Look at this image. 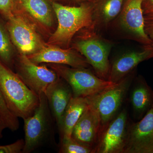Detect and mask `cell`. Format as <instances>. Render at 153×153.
<instances>
[{
  "label": "cell",
  "instance_id": "1",
  "mask_svg": "<svg viewBox=\"0 0 153 153\" xmlns=\"http://www.w3.org/2000/svg\"><path fill=\"white\" fill-rule=\"evenodd\" d=\"M0 91L8 108L17 117L24 120L30 117L39 105V95L1 61Z\"/></svg>",
  "mask_w": 153,
  "mask_h": 153
},
{
  "label": "cell",
  "instance_id": "2",
  "mask_svg": "<svg viewBox=\"0 0 153 153\" xmlns=\"http://www.w3.org/2000/svg\"><path fill=\"white\" fill-rule=\"evenodd\" d=\"M75 35L73 49L85 57L98 77L108 80L113 41L103 37L93 26L82 28Z\"/></svg>",
  "mask_w": 153,
  "mask_h": 153
},
{
  "label": "cell",
  "instance_id": "3",
  "mask_svg": "<svg viewBox=\"0 0 153 153\" xmlns=\"http://www.w3.org/2000/svg\"><path fill=\"white\" fill-rule=\"evenodd\" d=\"M52 7L58 19V25L49 39V44H58L68 47L78 31L93 26V9L90 1L78 6H64L53 3Z\"/></svg>",
  "mask_w": 153,
  "mask_h": 153
},
{
  "label": "cell",
  "instance_id": "4",
  "mask_svg": "<svg viewBox=\"0 0 153 153\" xmlns=\"http://www.w3.org/2000/svg\"><path fill=\"white\" fill-rule=\"evenodd\" d=\"M142 2V0H126L120 13L107 30L121 39L134 41L142 45H152L145 33Z\"/></svg>",
  "mask_w": 153,
  "mask_h": 153
},
{
  "label": "cell",
  "instance_id": "5",
  "mask_svg": "<svg viewBox=\"0 0 153 153\" xmlns=\"http://www.w3.org/2000/svg\"><path fill=\"white\" fill-rule=\"evenodd\" d=\"M137 74V69L113 86L86 97L89 103L95 107L99 114L101 133L125 105L129 88Z\"/></svg>",
  "mask_w": 153,
  "mask_h": 153
},
{
  "label": "cell",
  "instance_id": "6",
  "mask_svg": "<svg viewBox=\"0 0 153 153\" xmlns=\"http://www.w3.org/2000/svg\"><path fill=\"white\" fill-rule=\"evenodd\" d=\"M39 105L33 114L23 120L25 133L23 153H30L41 147L52 135L55 122L45 93L39 94Z\"/></svg>",
  "mask_w": 153,
  "mask_h": 153
},
{
  "label": "cell",
  "instance_id": "7",
  "mask_svg": "<svg viewBox=\"0 0 153 153\" xmlns=\"http://www.w3.org/2000/svg\"><path fill=\"white\" fill-rule=\"evenodd\" d=\"M51 68L69 84L73 97L93 95L116 83L100 78L90 68H74L57 64L52 65Z\"/></svg>",
  "mask_w": 153,
  "mask_h": 153
},
{
  "label": "cell",
  "instance_id": "8",
  "mask_svg": "<svg viewBox=\"0 0 153 153\" xmlns=\"http://www.w3.org/2000/svg\"><path fill=\"white\" fill-rule=\"evenodd\" d=\"M131 120L125 104L102 131L94 153H124Z\"/></svg>",
  "mask_w": 153,
  "mask_h": 153
},
{
  "label": "cell",
  "instance_id": "9",
  "mask_svg": "<svg viewBox=\"0 0 153 153\" xmlns=\"http://www.w3.org/2000/svg\"><path fill=\"white\" fill-rule=\"evenodd\" d=\"M16 64V73L31 90L39 95L45 93L47 88L55 82L59 76L52 69L45 66H38L29 59L27 55L22 54Z\"/></svg>",
  "mask_w": 153,
  "mask_h": 153
},
{
  "label": "cell",
  "instance_id": "10",
  "mask_svg": "<svg viewBox=\"0 0 153 153\" xmlns=\"http://www.w3.org/2000/svg\"><path fill=\"white\" fill-rule=\"evenodd\" d=\"M153 58V45H142L138 49L120 52L109 59L108 80L117 83L137 69L139 64Z\"/></svg>",
  "mask_w": 153,
  "mask_h": 153
},
{
  "label": "cell",
  "instance_id": "11",
  "mask_svg": "<svg viewBox=\"0 0 153 153\" xmlns=\"http://www.w3.org/2000/svg\"><path fill=\"white\" fill-rule=\"evenodd\" d=\"M7 20L11 40L22 54L31 55L45 47L33 26L22 16L16 14Z\"/></svg>",
  "mask_w": 153,
  "mask_h": 153
},
{
  "label": "cell",
  "instance_id": "12",
  "mask_svg": "<svg viewBox=\"0 0 153 153\" xmlns=\"http://www.w3.org/2000/svg\"><path fill=\"white\" fill-rule=\"evenodd\" d=\"M124 153H153V108L140 120H131Z\"/></svg>",
  "mask_w": 153,
  "mask_h": 153
},
{
  "label": "cell",
  "instance_id": "13",
  "mask_svg": "<svg viewBox=\"0 0 153 153\" xmlns=\"http://www.w3.org/2000/svg\"><path fill=\"white\" fill-rule=\"evenodd\" d=\"M126 104L134 122L140 120L153 106V90L145 77L137 74L128 92Z\"/></svg>",
  "mask_w": 153,
  "mask_h": 153
},
{
  "label": "cell",
  "instance_id": "14",
  "mask_svg": "<svg viewBox=\"0 0 153 153\" xmlns=\"http://www.w3.org/2000/svg\"><path fill=\"white\" fill-rule=\"evenodd\" d=\"M88 102L87 108L74 126L71 137L92 149L94 153L101 134V120L97 109Z\"/></svg>",
  "mask_w": 153,
  "mask_h": 153
},
{
  "label": "cell",
  "instance_id": "15",
  "mask_svg": "<svg viewBox=\"0 0 153 153\" xmlns=\"http://www.w3.org/2000/svg\"><path fill=\"white\" fill-rule=\"evenodd\" d=\"M27 56L36 64L54 63L77 68H90L91 66L85 57L74 49L44 47L36 53Z\"/></svg>",
  "mask_w": 153,
  "mask_h": 153
},
{
  "label": "cell",
  "instance_id": "16",
  "mask_svg": "<svg viewBox=\"0 0 153 153\" xmlns=\"http://www.w3.org/2000/svg\"><path fill=\"white\" fill-rule=\"evenodd\" d=\"M45 94L58 129L64 111L73 97L72 89L69 84L59 76L55 82L48 86Z\"/></svg>",
  "mask_w": 153,
  "mask_h": 153
},
{
  "label": "cell",
  "instance_id": "17",
  "mask_svg": "<svg viewBox=\"0 0 153 153\" xmlns=\"http://www.w3.org/2000/svg\"><path fill=\"white\" fill-rule=\"evenodd\" d=\"M126 0H89L92 6L93 25L99 32L107 30L118 16Z\"/></svg>",
  "mask_w": 153,
  "mask_h": 153
},
{
  "label": "cell",
  "instance_id": "18",
  "mask_svg": "<svg viewBox=\"0 0 153 153\" xmlns=\"http://www.w3.org/2000/svg\"><path fill=\"white\" fill-rule=\"evenodd\" d=\"M89 104L87 97H72L63 113L58 128L60 139L71 137L74 126Z\"/></svg>",
  "mask_w": 153,
  "mask_h": 153
},
{
  "label": "cell",
  "instance_id": "19",
  "mask_svg": "<svg viewBox=\"0 0 153 153\" xmlns=\"http://www.w3.org/2000/svg\"><path fill=\"white\" fill-rule=\"evenodd\" d=\"M22 5L31 16L43 25L50 27L53 23L50 6L45 0H20Z\"/></svg>",
  "mask_w": 153,
  "mask_h": 153
},
{
  "label": "cell",
  "instance_id": "20",
  "mask_svg": "<svg viewBox=\"0 0 153 153\" xmlns=\"http://www.w3.org/2000/svg\"><path fill=\"white\" fill-rule=\"evenodd\" d=\"M13 44L7 26L0 19V61L10 68L14 61Z\"/></svg>",
  "mask_w": 153,
  "mask_h": 153
},
{
  "label": "cell",
  "instance_id": "21",
  "mask_svg": "<svg viewBox=\"0 0 153 153\" xmlns=\"http://www.w3.org/2000/svg\"><path fill=\"white\" fill-rule=\"evenodd\" d=\"M58 152L93 153V150L91 148L80 143L71 137H63L60 139Z\"/></svg>",
  "mask_w": 153,
  "mask_h": 153
},
{
  "label": "cell",
  "instance_id": "22",
  "mask_svg": "<svg viewBox=\"0 0 153 153\" xmlns=\"http://www.w3.org/2000/svg\"><path fill=\"white\" fill-rule=\"evenodd\" d=\"M0 115L4 121L7 128L12 131H16L19 128L20 123L19 118L14 115L8 108L2 95L0 91Z\"/></svg>",
  "mask_w": 153,
  "mask_h": 153
},
{
  "label": "cell",
  "instance_id": "23",
  "mask_svg": "<svg viewBox=\"0 0 153 153\" xmlns=\"http://www.w3.org/2000/svg\"><path fill=\"white\" fill-rule=\"evenodd\" d=\"M15 0H0V13L8 20L16 14Z\"/></svg>",
  "mask_w": 153,
  "mask_h": 153
},
{
  "label": "cell",
  "instance_id": "24",
  "mask_svg": "<svg viewBox=\"0 0 153 153\" xmlns=\"http://www.w3.org/2000/svg\"><path fill=\"white\" fill-rule=\"evenodd\" d=\"M25 140L22 139L10 144L0 146V153H21L23 152Z\"/></svg>",
  "mask_w": 153,
  "mask_h": 153
},
{
  "label": "cell",
  "instance_id": "25",
  "mask_svg": "<svg viewBox=\"0 0 153 153\" xmlns=\"http://www.w3.org/2000/svg\"><path fill=\"white\" fill-rule=\"evenodd\" d=\"M144 29L153 45V13L144 15Z\"/></svg>",
  "mask_w": 153,
  "mask_h": 153
},
{
  "label": "cell",
  "instance_id": "26",
  "mask_svg": "<svg viewBox=\"0 0 153 153\" xmlns=\"http://www.w3.org/2000/svg\"><path fill=\"white\" fill-rule=\"evenodd\" d=\"M142 7L144 15L153 13V0H142Z\"/></svg>",
  "mask_w": 153,
  "mask_h": 153
},
{
  "label": "cell",
  "instance_id": "27",
  "mask_svg": "<svg viewBox=\"0 0 153 153\" xmlns=\"http://www.w3.org/2000/svg\"><path fill=\"white\" fill-rule=\"evenodd\" d=\"M7 128L4 121L3 120L2 118L0 115V139L3 137V133L5 129Z\"/></svg>",
  "mask_w": 153,
  "mask_h": 153
},
{
  "label": "cell",
  "instance_id": "28",
  "mask_svg": "<svg viewBox=\"0 0 153 153\" xmlns=\"http://www.w3.org/2000/svg\"><path fill=\"white\" fill-rule=\"evenodd\" d=\"M70 3L74 4L73 6H78L80 5L83 3L88 1L89 0H68Z\"/></svg>",
  "mask_w": 153,
  "mask_h": 153
},
{
  "label": "cell",
  "instance_id": "29",
  "mask_svg": "<svg viewBox=\"0 0 153 153\" xmlns=\"http://www.w3.org/2000/svg\"></svg>",
  "mask_w": 153,
  "mask_h": 153
}]
</instances>
